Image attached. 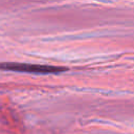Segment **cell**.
Masks as SVG:
<instances>
[{"label":"cell","mask_w":134,"mask_h":134,"mask_svg":"<svg viewBox=\"0 0 134 134\" xmlns=\"http://www.w3.org/2000/svg\"><path fill=\"white\" fill-rule=\"evenodd\" d=\"M1 70L17 71V72H28L37 74H50V73H61L67 70L65 67L61 66H50V65H38V64H26V63H16V62H5L0 63Z\"/></svg>","instance_id":"1"}]
</instances>
